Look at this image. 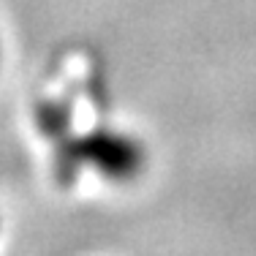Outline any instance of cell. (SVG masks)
I'll list each match as a JSON object with an SVG mask.
<instances>
[{"instance_id": "6da1fadb", "label": "cell", "mask_w": 256, "mask_h": 256, "mask_svg": "<svg viewBox=\"0 0 256 256\" xmlns=\"http://www.w3.org/2000/svg\"><path fill=\"white\" fill-rule=\"evenodd\" d=\"M58 144L54 161L66 169L68 180L76 178L79 166H93L112 180H131L144 169V148L118 131H93L88 136L63 139Z\"/></svg>"}]
</instances>
